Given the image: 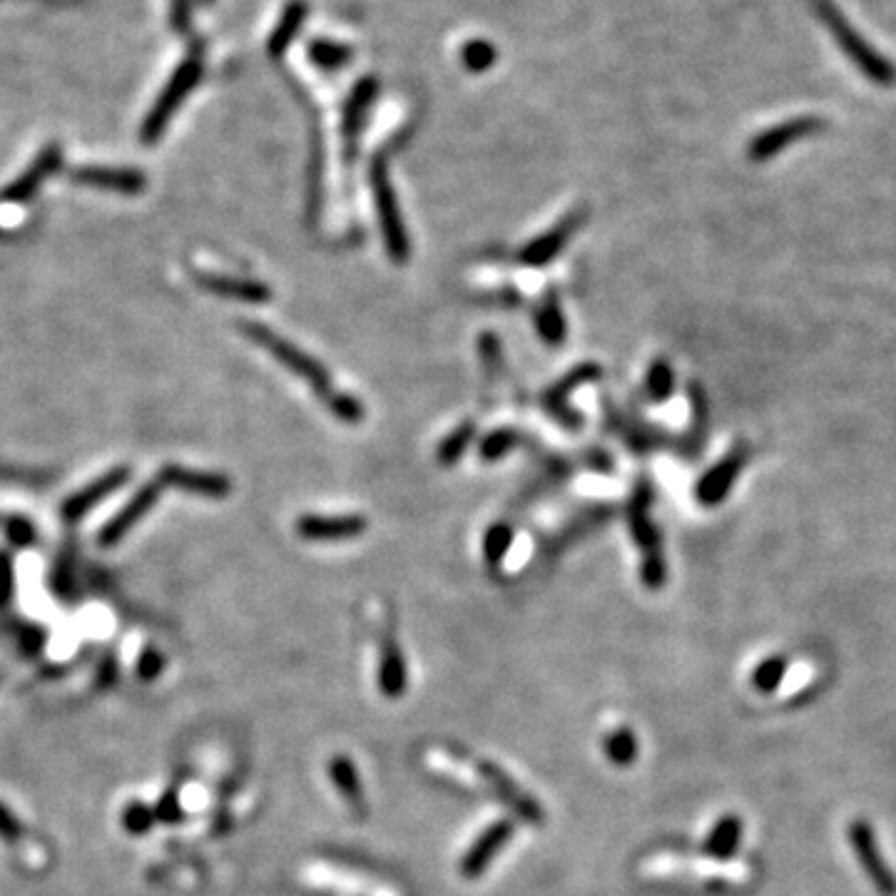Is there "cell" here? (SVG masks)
Instances as JSON below:
<instances>
[{
  "label": "cell",
  "instance_id": "cell-1",
  "mask_svg": "<svg viewBox=\"0 0 896 896\" xmlns=\"http://www.w3.org/2000/svg\"><path fill=\"white\" fill-rule=\"evenodd\" d=\"M807 3L809 8L814 10V15L822 20L824 28L832 33V38L837 40V45L844 50V55L867 75L869 83L879 85V88H892L896 83V68L882 53H877V50L864 40V35L859 33V30L852 28V23H849L847 15L837 8V3H834V0H807Z\"/></svg>",
  "mask_w": 896,
  "mask_h": 896
},
{
  "label": "cell",
  "instance_id": "cell-2",
  "mask_svg": "<svg viewBox=\"0 0 896 896\" xmlns=\"http://www.w3.org/2000/svg\"><path fill=\"white\" fill-rule=\"evenodd\" d=\"M628 528L635 546L643 553L640 563V578L650 590H660L668 580V563L663 556L660 531L653 521V486L645 478H640L633 488V496L628 501Z\"/></svg>",
  "mask_w": 896,
  "mask_h": 896
},
{
  "label": "cell",
  "instance_id": "cell-3",
  "mask_svg": "<svg viewBox=\"0 0 896 896\" xmlns=\"http://www.w3.org/2000/svg\"><path fill=\"white\" fill-rule=\"evenodd\" d=\"M369 182H371V195H374L376 215H379L381 234H384L386 252H389L391 262L394 264H406L411 254L409 232H406L404 215H401L399 200H396V192L394 185H391L389 167H386L384 157L379 155L374 157L369 170Z\"/></svg>",
  "mask_w": 896,
  "mask_h": 896
},
{
  "label": "cell",
  "instance_id": "cell-4",
  "mask_svg": "<svg viewBox=\"0 0 896 896\" xmlns=\"http://www.w3.org/2000/svg\"><path fill=\"white\" fill-rule=\"evenodd\" d=\"M242 329H244V334L254 341V344L264 346V349H267L269 354H272L274 359L284 366V369L292 371V374L299 376L302 381H307V384L314 389V394H319L322 399H327V396L332 394L334 391L332 376H329L327 366H324L322 361L314 359V356H309L307 351L299 349L297 344H292V341L284 339V336H279L277 332H272V329L262 327V324L244 322Z\"/></svg>",
  "mask_w": 896,
  "mask_h": 896
},
{
  "label": "cell",
  "instance_id": "cell-5",
  "mask_svg": "<svg viewBox=\"0 0 896 896\" xmlns=\"http://www.w3.org/2000/svg\"><path fill=\"white\" fill-rule=\"evenodd\" d=\"M200 75H202V55L192 53L190 58L172 73V78L167 80L160 98L155 100V105H152L150 112H147L140 130V140L145 142V145H155V142L160 140L165 127L170 125L172 115H175L177 108L185 103L187 95L195 90V85L200 83Z\"/></svg>",
  "mask_w": 896,
  "mask_h": 896
},
{
  "label": "cell",
  "instance_id": "cell-6",
  "mask_svg": "<svg viewBox=\"0 0 896 896\" xmlns=\"http://www.w3.org/2000/svg\"><path fill=\"white\" fill-rule=\"evenodd\" d=\"M476 772L481 777L483 784L496 794V799H501L518 819H523L526 824H543L546 822V812H543L541 802L531 797L526 789L521 787L501 765L491 760H478Z\"/></svg>",
  "mask_w": 896,
  "mask_h": 896
},
{
  "label": "cell",
  "instance_id": "cell-7",
  "mask_svg": "<svg viewBox=\"0 0 896 896\" xmlns=\"http://www.w3.org/2000/svg\"><path fill=\"white\" fill-rule=\"evenodd\" d=\"M600 374H603V371H600L598 364H580L575 366V369H570L563 379H558L556 384L543 394L541 399L543 409H546L548 414H551V419L558 421L563 429L568 431L580 429V426H583V416L568 404V396L573 394L575 389H580V386L600 379Z\"/></svg>",
  "mask_w": 896,
  "mask_h": 896
},
{
  "label": "cell",
  "instance_id": "cell-8",
  "mask_svg": "<svg viewBox=\"0 0 896 896\" xmlns=\"http://www.w3.org/2000/svg\"><path fill=\"white\" fill-rule=\"evenodd\" d=\"M824 127H827V122H824L822 117H814V115L792 117V120L770 127V130H765V132H760L757 137H752L750 147H747V155H750V160H755V162H767L770 157L780 155L782 150H787L792 142L814 135V132H822Z\"/></svg>",
  "mask_w": 896,
  "mask_h": 896
},
{
  "label": "cell",
  "instance_id": "cell-9",
  "mask_svg": "<svg viewBox=\"0 0 896 896\" xmlns=\"http://www.w3.org/2000/svg\"><path fill=\"white\" fill-rule=\"evenodd\" d=\"M132 476V468L130 466H115L110 471H105L103 476H98L95 481H90L88 486H83L80 491L70 493L68 498L63 501L60 506V516H63L65 523H78L93 511L95 506L110 498L112 493L120 491Z\"/></svg>",
  "mask_w": 896,
  "mask_h": 896
},
{
  "label": "cell",
  "instance_id": "cell-10",
  "mask_svg": "<svg viewBox=\"0 0 896 896\" xmlns=\"http://www.w3.org/2000/svg\"><path fill=\"white\" fill-rule=\"evenodd\" d=\"M162 483L157 481H150V483H145V486L142 488H137L135 491V496L130 498V501L125 503V506L120 508V511L115 513V516L110 518L108 523H105L103 528H100V533H98V546L100 548H112V546H117V543L122 541V538L127 536V533L132 531V528L137 526V523L142 521V518L147 516V513L152 511V508H155V503L160 501V493H162Z\"/></svg>",
  "mask_w": 896,
  "mask_h": 896
},
{
  "label": "cell",
  "instance_id": "cell-11",
  "mask_svg": "<svg viewBox=\"0 0 896 896\" xmlns=\"http://www.w3.org/2000/svg\"><path fill=\"white\" fill-rule=\"evenodd\" d=\"M585 220V212L583 210H575L570 212L568 217H563L558 224H553L551 229H546L543 234H538L536 239L526 244L521 252L516 254V262L523 264V267H531V269H541L546 264H551L553 259L568 247L570 237L580 229V224Z\"/></svg>",
  "mask_w": 896,
  "mask_h": 896
},
{
  "label": "cell",
  "instance_id": "cell-12",
  "mask_svg": "<svg viewBox=\"0 0 896 896\" xmlns=\"http://www.w3.org/2000/svg\"><path fill=\"white\" fill-rule=\"evenodd\" d=\"M294 528H297V533L304 541L339 543L351 541V538H359L361 533H366L369 521H366V516H359V513H346V516H317V513H307V516H299Z\"/></svg>",
  "mask_w": 896,
  "mask_h": 896
},
{
  "label": "cell",
  "instance_id": "cell-13",
  "mask_svg": "<svg viewBox=\"0 0 896 896\" xmlns=\"http://www.w3.org/2000/svg\"><path fill=\"white\" fill-rule=\"evenodd\" d=\"M745 463H747V448L745 446L732 448L720 463H715V466L697 481L695 486L697 503H702V506L707 508L720 506V503L727 498V493L732 491V486H735L737 476H740V471L745 468Z\"/></svg>",
  "mask_w": 896,
  "mask_h": 896
},
{
  "label": "cell",
  "instance_id": "cell-14",
  "mask_svg": "<svg viewBox=\"0 0 896 896\" xmlns=\"http://www.w3.org/2000/svg\"><path fill=\"white\" fill-rule=\"evenodd\" d=\"M513 829L516 827H513L511 819H498V822H493L491 827L483 829V832L478 834L476 842L466 849L461 864H458L463 877L466 879L481 877V874L491 867L493 859L498 857V852H503V847L511 842Z\"/></svg>",
  "mask_w": 896,
  "mask_h": 896
},
{
  "label": "cell",
  "instance_id": "cell-15",
  "mask_svg": "<svg viewBox=\"0 0 896 896\" xmlns=\"http://www.w3.org/2000/svg\"><path fill=\"white\" fill-rule=\"evenodd\" d=\"M849 844H852L859 864H862V869L867 872V877L872 879L874 887H877L884 896H894L896 879L894 874L889 872L887 864H884L877 839H874V832L869 829L867 822H854L852 827H849Z\"/></svg>",
  "mask_w": 896,
  "mask_h": 896
},
{
  "label": "cell",
  "instance_id": "cell-16",
  "mask_svg": "<svg viewBox=\"0 0 896 896\" xmlns=\"http://www.w3.org/2000/svg\"><path fill=\"white\" fill-rule=\"evenodd\" d=\"M63 165V150L58 145H50L30 162L28 170L20 177H15L3 192H0V202L5 205H25L28 200H33L35 192L43 187V182L53 175L55 170H60Z\"/></svg>",
  "mask_w": 896,
  "mask_h": 896
},
{
  "label": "cell",
  "instance_id": "cell-17",
  "mask_svg": "<svg viewBox=\"0 0 896 896\" xmlns=\"http://www.w3.org/2000/svg\"><path fill=\"white\" fill-rule=\"evenodd\" d=\"M157 481L162 486L180 488L185 493H195V496H207V498H227L232 493V481H229L224 473L215 471H197V468L187 466H175V463H167L160 473H157Z\"/></svg>",
  "mask_w": 896,
  "mask_h": 896
},
{
  "label": "cell",
  "instance_id": "cell-18",
  "mask_svg": "<svg viewBox=\"0 0 896 896\" xmlns=\"http://www.w3.org/2000/svg\"><path fill=\"white\" fill-rule=\"evenodd\" d=\"M73 182L85 187H95V190H108V192H120V195H140L147 187L145 172L130 170V167H98V165H85L78 170L70 172Z\"/></svg>",
  "mask_w": 896,
  "mask_h": 896
},
{
  "label": "cell",
  "instance_id": "cell-19",
  "mask_svg": "<svg viewBox=\"0 0 896 896\" xmlns=\"http://www.w3.org/2000/svg\"><path fill=\"white\" fill-rule=\"evenodd\" d=\"M376 95H379V83L369 75V78L359 80L349 98H346L344 110H341V135H344L346 155L349 157L354 155V147L359 142V135L364 132L366 117H369Z\"/></svg>",
  "mask_w": 896,
  "mask_h": 896
},
{
  "label": "cell",
  "instance_id": "cell-20",
  "mask_svg": "<svg viewBox=\"0 0 896 896\" xmlns=\"http://www.w3.org/2000/svg\"><path fill=\"white\" fill-rule=\"evenodd\" d=\"M195 282L200 284L202 289H207L210 294H217V297H224V299H232V302L269 304L274 297V292L269 284L254 282V279H237V277H227V274L195 272Z\"/></svg>",
  "mask_w": 896,
  "mask_h": 896
},
{
  "label": "cell",
  "instance_id": "cell-21",
  "mask_svg": "<svg viewBox=\"0 0 896 896\" xmlns=\"http://www.w3.org/2000/svg\"><path fill=\"white\" fill-rule=\"evenodd\" d=\"M406 685H409V670H406L404 653H401L396 640H386L384 648H381L379 690L384 692V697H389V700H396V697L404 695Z\"/></svg>",
  "mask_w": 896,
  "mask_h": 896
},
{
  "label": "cell",
  "instance_id": "cell-22",
  "mask_svg": "<svg viewBox=\"0 0 896 896\" xmlns=\"http://www.w3.org/2000/svg\"><path fill=\"white\" fill-rule=\"evenodd\" d=\"M740 844H742L740 817H735V814H725L720 822H715V827L710 829V834H707L705 852L710 854L712 859H720V862H725V859H730L732 854L740 849Z\"/></svg>",
  "mask_w": 896,
  "mask_h": 896
},
{
  "label": "cell",
  "instance_id": "cell-23",
  "mask_svg": "<svg viewBox=\"0 0 896 896\" xmlns=\"http://www.w3.org/2000/svg\"><path fill=\"white\" fill-rule=\"evenodd\" d=\"M307 13H309V8H307V3H304V0H292V3L287 5V8H284V13H282V18H279V23H277V28L272 30V35H269V55H272V58H279V55L284 53V50L289 48V45H292V40L297 38L299 35V30L304 28V20H307Z\"/></svg>",
  "mask_w": 896,
  "mask_h": 896
},
{
  "label": "cell",
  "instance_id": "cell-24",
  "mask_svg": "<svg viewBox=\"0 0 896 896\" xmlns=\"http://www.w3.org/2000/svg\"><path fill=\"white\" fill-rule=\"evenodd\" d=\"M329 780L336 789H339L341 797L351 804L354 809H364V784H361L359 770L354 767V762L346 755H334L329 760Z\"/></svg>",
  "mask_w": 896,
  "mask_h": 896
},
{
  "label": "cell",
  "instance_id": "cell-25",
  "mask_svg": "<svg viewBox=\"0 0 896 896\" xmlns=\"http://www.w3.org/2000/svg\"><path fill=\"white\" fill-rule=\"evenodd\" d=\"M536 332L548 346H563L568 336V322H565L563 307L556 294H548L536 312Z\"/></svg>",
  "mask_w": 896,
  "mask_h": 896
},
{
  "label": "cell",
  "instance_id": "cell-26",
  "mask_svg": "<svg viewBox=\"0 0 896 896\" xmlns=\"http://www.w3.org/2000/svg\"><path fill=\"white\" fill-rule=\"evenodd\" d=\"M603 750L605 757L610 760V765L630 767L635 760H638L640 742L630 727H615V730H610L608 737H605Z\"/></svg>",
  "mask_w": 896,
  "mask_h": 896
},
{
  "label": "cell",
  "instance_id": "cell-27",
  "mask_svg": "<svg viewBox=\"0 0 896 896\" xmlns=\"http://www.w3.org/2000/svg\"><path fill=\"white\" fill-rule=\"evenodd\" d=\"M307 55L319 70H327V73H334V70L346 68V65L351 63V58H354V53H351L349 45L336 43V40H329V38L312 40L307 48Z\"/></svg>",
  "mask_w": 896,
  "mask_h": 896
},
{
  "label": "cell",
  "instance_id": "cell-28",
  "mask_svg": "<svg viewBox=\"0 0 896 896\" xmlns=\"http://www.w3.org/2000/svg\"><path fill=\"white\" fill-rule=\"evenodd\" d=\"M473 439H476V426H473V421H463L461 426H456V429L441 441L439 448H436V461H439V466L444 468L456 466V463L463 458V453L468 451V446L473 444Z\"/></svg>",
  "mask_w": 896,
  "mask_h": 896
},
{
  "label": "cell",
  "instance_id": "cell-29",
  "mask_svg": "<svg viewBox=\"0 0 896 896\" xmlns=\"http://www.w3.org/2000/svg\"><path fill=\"white\" fill-rule=\"evenodd\" d=\"M645 391L653 404H665L675 394V371L665 359H655L645 374Z\"/></svg>",
  "mask_w": 896,
  "mask_h": 896
},
{
  "label": "cell",
  "instance_id": "cell-30",
  "mask_svg": "<svg viewBox=\"0 0 896 896\" xmlns=\"http://www.w3.org/2000/svg\"><path fill=\"white\" fill-rule=\"evenodd\" d=\"M513 538H516V533H513V528L508 523H493L486 531V536H483V558H486V563L493 570L501 568L503 558L511 551Z\"/></svg>",
  "mask_w": 896,
  "mask_h": 896
},
{
  "label": "cell",
  "instance_id": "cell-31",
  "mask_svg": "<svg viewBox=\"0 0 896 896\" xmlns=\"http://www.w3.org/2000/svg\"><path fill=\"white\" fill-rule=\"evenodd\" d=\"M521 444V434L516 429H496L491 434L483 436L481 446H478V456L486 463H496L501 458H506L508 453Z\"/></svg>",
  "mask_w": 896,
  "mask_h": 896
},
{
  "label": "cell",
  "instance_id": "cell-32",
  "mask_svg": "<svg viewBox=\"0 0 896 896\" xmlns=\"http://www.w3.org/2000/svg\"><path fill=\"white\" fill-rule=\"evenodd\" d=\"M324 401H327V409L332 411L334 419H339L341 424L356 426L364 421V404L356 396L344 394V391H332Z\"/></svg>",
  "mask_w": 896,
  "mask_h": 896
},
{
  "label": "cell",
  "instance_id": "cell-33",
  "mask_svg": "<svg viewBox=\"0 0 896 896\" xmlns=\"http://www.w3.org/2000/svg\"><path fill=\"white\" fill-rule=\"evenodd\" d=\"M496 48H493L491 43H488V40H471V43H466L463 45V50H461V60H463V65H466V70H471V73H486L488 68H493V63H496Z\"/></svg>",
  "mask_w": 896,
  "mask_h": 896
},
{
  "label": "cell",
  "instance_id": "cell-34",
  "mask_svg": "<svg viewBox=\"0 0 896 896\" xmlns=\"http://www.w3.org/2000/svg\"><path fill=\"white\" fill-rule=\"evenodd\" d=\"M784 670H787V663L782 658L765 660V663L757 665L755 672H752V685L760 692H775L784 680Z\"/></svg>",
  "mask_w": 896,
  "mask_h": 896
},
{
  "label": "cell",
  "instance_id": "cell-35",
  "mask_svg": "<svg viewBox=\"0 0 896 896\" xmlns=\"http://www.w3.org/2000/svg\"><path fill=\"white\" fill-rule=\"evenodd\" d=\"M152 822H155V812H152L147 804L132 802L127 804L125 812H122V824H125L127 832L132 834H145L147 829L152 827Z\"/></svg>",
  "mask_w": 896,
  "mask_h": 896
},
{
  "label": "cell",
  "instance_id": "cell-36",
  "mask_svg": "<svg viewBox=\"0 0 896 896\" xmlns=\"http://www.w3.org/2000/svg\"><path fill=\"white\" fill-rule=\"evenodd\" d=\"M5 536H8V541L15 548H30L35 543V538H38V531H35V526L25 516H13L5 523Z\"/></svg>",
  "mask_w": 896,
  "mask_h": 896
},
{
  "label": "cell",
  "instance_id": "cell-37",
  "mask_svg": "<svg viewBox=\"0 0 896 896\" xmlns=\"http://www.w3.org/2000/svg\"><path fill=\"white\" fill-rule=\"evenodd\" d=\"M478 354H481V361H483V369L488 371V374H496L498 369H501V339H498L496 334H491V332H486V334H481V339H478Z\"/></svg>",
  "mask_w": 896,
  "mask_h": 896
},
{
  "label": "cell",
  "instance_id": "cell-38",
  "mask_svg": "<svg viewBox=\"0 0 896 896\" xmlns=\"http://www.w3.org/2000/svg\"><path fill=\"white\" fill-rule=\"evenodd\" d=\"M15 588V565L10 553L0 551V608L10 603Z\"/></svg>",
  "mask_w": 896,
  "mask_h": 896
},
{
  "label": "cell",
  "instance_id": "cell-39",
  "mask_svg": "<svg viewBox=\"0 0 896 896\" xmlns=\"http://www.w3.org/2000/svg\"><path fill=\"white\" fill-rule=\"evenodd\" d=\"M162 668H165V660H162V655L157 653V650L152 648L142 650L140 660H137V675H140L142 680H155V677L162 672Z\"/></svg>",
  "mask_w": 896,
  "mask_h": 896
},
{
  "label": "cell",
  "instance_id": "cell-40",
  "mask_svg": "<svg viewBox=\"0 0 896 896\" xmlns=\"http://www.w3.org/2000/svg\"><path fill=\"white\" fill-rule=\"evenodd\" d=\"M18 834H23V824L18 822V817L5 804H0V837L5 842H15V839H20Z\"/></svg>",
  "mask_w": 896,
  "mask_h": 896
},
{
  "label": "cell",
  "instance_id": "cell-41",
  "mask_svg": "<svg viewBox=\"0 0 896 896\" xmlns=\"http://www.w3.org/2000/svg\"><path fill=\"white\" fill-rule=\"evenodd\" d=\"M180 814H182V807H180V799H177L175 794H167V797L160 802V807H157V819H165V822H177V819H180Z\"/></svg>",
  "mask_w": 896,
  "mask_h": 896
},
{
  "label": "cell",
  "instance_id": "cell-42",
  "mask_svg": "<svg viewBox=\"0 0 896 896\" xmlns=\"http://www.w3.org/2000/svg\"><path fill=\"white\" fill-rule=\"evenodd\" d=\"M172 25L177 30H185L190 25V3L187 0H172Z\"/></svg>",
  "mask_w": 896,
  "mask_h": 896
},
{
  "label": "cell",
  "instance_id": "cell-43",
  "mask_svg": "<svg viewBox=\"0 0 896 896\" xmlns=\"http://www.w3.org/2000/svg\"><path fill=\"white\" fill-rule=\"evenodd\" d=\"M205 3H212V0H205Z\"/></svg>",
  "mask_w": 896,
  "mask_h": 896
}]
</instances>
